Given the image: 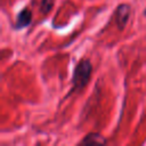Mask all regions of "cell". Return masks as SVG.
Segmentation results:
<instances>
[{"instance_id": "2", "label": "cell", "mask_w": 146, "mask_h": 146, "mask_svg": "<svg viewBox=\"0 0 146 146\" xmlns=\"http://www.w3.org/2000/svg\"><path fill=\"white\" fill-rule=\"evenodd\" d=\"M130 14H131V9L130 6L127 3H121L116 7L115 10V22H116V26L119 30H123L130 18Z\"/></svg>"}, {"instance_id": "4", "label": "cell", "mask_w": 146, "mask_h": 146, "mask_svg": "<svg viewBox=\"0 0 146 146\" xmlns=\"http://www.w3.org/2000/svg\"><path fill=\"white\" fill-rule=\"evenodd\" d=\"M79 144H106V139L98 132H91L86 135V137Z\"/></svg>"}, {"instance_id": "3", "label": "cell", "mask_w": 146, "mask_h": 146, "mask_svg": "<svg viewBox=\"0 0 146 146\" xmlns=\"http://www.w3.org/2000/svg\"><path fill=\"white\" fill-rule=\"evenodd\" d=\"M32 22V11L30 10V8L25 7L23 8L16 18V23H15V29H23L26 27L31 24Z\"/></svg>"}, {"instance_id": "6", "label": "cell", "mask_w": 146, "mask_h": 146, "mask_svg": "<svg viewBox=\"0 0 146 146\" xmlns=\"http://www.w3.org/2000/svg\"><path fill=\"white\" fill-rule=\"evenodd\" d=\"M144 14H145V16H146V10H145V11H144Z\"/></svg>"}, {"instance_id": "5", "label": "cell", "mask_w": 146, "mask_h": 146, "mask_svg": "<svg viewBox=\"0 0 146 146\" xmlns=\"http://www.w3.org/2000/svg\"><path fill=\"white\" fill-rule=\"evenodd\" d=\"M54 0H41L40 2V11L44 15H47L54 7Z\"/></svg>"}, {"instance_id": "1", "label": "cell", "mask_w": 146, "mask_h": 146, "mask_svg": "<svg viewBox=\"0 0 146 146\" xmlns=\"http://www.w3.org/2000/svg\"><path fill=\"white\" fill-rule=\"evenodd\" d=\"M92 65L88 58H81L74 67L72 76L71 92H80L89 82L91 78Z\"/></svg>"}]
</instances>
